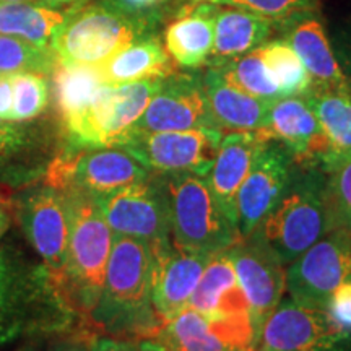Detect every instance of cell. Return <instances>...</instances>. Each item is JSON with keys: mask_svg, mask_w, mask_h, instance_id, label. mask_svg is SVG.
Instances as JSON below:
<instances>
[{"mask_svg": "<svg viewBox=\"0 0 351 351\" xmlns=\"http://www.w3.org/2000/svg\"><path fill=\"white\" fill-rule=\"evenodd\" d=\"M351 278V232L333 228L287 265L289 298L324 307L341 283Z\"/></svg>", "mask_w": 351, "mask_h": 351, "instance_id": "cell-10", "label": "cell"}, {"mask_svg": "<svg viewBox=\"0 0 351 351\" xmlns=\"http://www.w3.org/2000/svg\"><path fill=\"white\" fill-rule=\"evenodd\" d=\"M23 135L15 125L0 121V160L13 155L23 147Z\"/></svg>", "mask_w": 351, "mask_h": 351, "instance_id": "cell-36", "label": "cell"}, {"mask_svg": "<svg viewBox=\"0 0 351 351\" xmlns=\"http://www.w3.org/2000/svg\"><path fill=\"white\" fill-rule=\"evenodd\" d=\"M187 307L213 322L252 326L247 296L225 251L210 258Z\"/></svg>", "mask_w": 351, "mask_h": 351, "instance_id": "cell-19", "label": "cell"}, {"mask_svg": "<svg viewBox=\"0 0 351 351\" xmlns=\"http://www.w3.org/2000/svg\"><path fill=\"white\" fill-rule=\"evenodd\" d=\"M69 212L67 283L86 309H95L103 291L114 232L93 197L62 192Z\"/></svg>", "mask_w": 351, "mask_h": 351, "instance_id": "cell-5", "label": "cell"}, {"mask_svg": "<svg viewBox=\"0 0 351 351\" xmlns=\"http://www.w3.org/2000/svg\"><path fill=\"white\" fill-rule=\"evenodd\" d=\"M267 137L288 148L298 165L320 166L328 160V145L320 129L317 117L304 96H288L271 103Z\"/></svg>", "mask_w": 351, "mask_h": 351, "instance_id": "cell-16", "label": "cell"}, {"mask_svg": "<svg viewBox=\"0 0 351 351\" xmlns=\"http://www.w3.org/2000/svg\"><path fill=\"white\" fill-rule=\"evenodd\" d=\"M302 96L317 117L327 140L328 160L324 171H328L351 155V86L337 90L309 88Z\"/></svg>", "mask_w": 351, "mask_h": 351, "instance_id": "cell-26", "label": "cell"}, {"mask_svg": "<svg viewBox=\"0 0 351 351\" xmlns=\"http://www.w3.org/2000/svg\"><path fill=\"white\" fill-rule=\"evenodd\" d=\"M95 200L116 236L142 241L153 251L171 243L169 207L163 176H152Z\"/></svg>", "mask_w": 351, "mask_h": 351, "instance_id": "cell-9", "label": "cell"}, {"mask_svg": "<svg viewBox=\"0 0 351 351\" xmlns=\"http://www.w3.org/2000/svg\"><path fill=\"white\" fill-rule=\"evenodd\" d=\"M274 32V21L241 8H217L215 44L208 67H218L263 46Z\"/></svg>", "mask_w": 351, "mask_h": 351, "instance_id": "cell-24", "label": "cell"}, {"mask_svg": "<svg viewBox=\"0 0 351 351\" xmlns=\"http://www.w3.org/2000/svg\"><path fill=\"white\" fill-rule=\"evenodd\" d=\"M20 223L26 239L46 263L52 282L67 285L69 212L62 192L46 186L20 200Z\"/></svg>", "mask_w": 351, "mask_h": 351, "instance_id": "cell-13", "label": "cell"}, {"mask_svg": "<svg viewBox=\"0 0 351 351\" xmlns=\"http://www.w3.org/2000/svg\"><path fill=\"white\" fill-rule=\"evenodd\" d=\"M202 82L215 129L223 135L231 132L265 130L270 101L256 98L232 86L217 67H208L202 75Z\"/></svg>", "mask_w": 351, "mask_h": 351, "instance_id": "cell-22", "label": "cell"}, {"mask_svg": "<svg viewBox=\"0 0 351 351\" xmlns=\"http://www.w3.org/2000/svg\"><path fill=\"white\" fill-rule=\"evenodd\" d=\"M335 54H337V57H340L339 59L340 65L343 64V67L346 69L345 75L346 77L351 75V23L345 26L343 32H341L339 39H337Z\"/></svg>", "mask_w": 351, "mask_h": 351, "instance_id": "cell-38", "label": "cell"}, {"mask_svg": "<svg viewBox=\"0 0 351 351\" xmlns=\"http://www.w3.org/2000/svg\"><path fill=\"white\" fill-rule=\"evenodd\" d=\"M38 2L46 3V5H62V3L73 2V0H38Z\"/></svg>", "mask_w": 351, "mask_h": 351, "instance_id": "cell-44", "label": "cell"}, {"mask_svg": "<svg viewBox=\"0 0 351 351\" xmlns=\"http://www.w3.org/2000/svg\"><path fill=\"white\" fill-rule=\"evenodd\" d=\"M20 351H29V350H28V348H25V350H20Z\"/></svg>", "mask_w": 351, "mask_h": 351, "instance_id": "cell-47", "label": "cell"}, {"mask_svg": "<svg viewBox=\"0 0 351 351\" xmlns=\"http://www.w3.org/2000/svg\"><path fill=\"white\" fill-rule=\"evenodd\" d=\"M155 252L148 244L114 234L95 317L109 326L134 327L155 339L160 320L152 304Z\"/></svg>", "mask_w": 351, "mask_h": 351, "instance_id": "cell-3", "label": "cell"}, {"mask_svg": "<svg viewBox=\"0 0 351 351\" xmlns=\"http://www.w3.org/2000/svg\"><path fill=\"white\" fill-rule=\"evenodd\" d=\"M57 57L51 47H39L23 39L0 34V75L21 72L51 73Z\"/></svg>", "mask_w": 351, "mask_h": 351, "instance_id": "cell-31", "label": "cell"}, {"mask_svg": "<svg viewBox=\"0 0 351 351\" xmlns=\"http://www.w3.org/2000/svg\"><path fill=\"white\" fill-rule=\"evenodd\" d=\"M0 2H8V3H19V2H33V0H0Z\"/></svg>", "mask_w": 351, "mask_h": 351, "instance_id": "cell-46", "label": "cell"}, {"mask_svg": "<svg viewBox=\"0 0 351 351\" xmlns=\"http://www.w3.org/2000/svg\"><path fill=\"white\" fill-rule=\"evenodd\" d=\"M317 0H225L223 5L256 13L263 19L280 21L300 13L313 12Z\"/></svg>", "mask_w": 351, "mask_h": 351, "instance_id": "cell-34", "label": "cell"}, {"mask_svg": "<svg viewBox=\"0 0 351 351\" xmlns=\"http://www.w3.org/2000/svg\"><path fill=\"white\" fill-rule=\"evenodd\" d=\"M262 59L267 72L278 88L282 98L302 96L311 88V77L304 64L283 39L265 43L261 46Z\"/></svg>", "mask_w": 351, "mask_h": 351, "instance_id": "cell-29", "label": "cell"}, {"mask_svg": "<svg viewBox=\"0 0 351 351\" xmlns=\"http://www.w3.org/2000/svg\"><path fill=\"white\" fill-rule=\"evenodd\" d=\"M326 311L339 326L351 335V278L333 289Z\"/></svg>", "mask_w": 351, "mask_h": 351, "instance_id": "cell-35", "label": "cell"}, {"mask_svg": "<svg viewBox=\"0 0 351 351\" xmlns=\"http://www.w3.org/2000/svg\"><path fill=\"white\" fill-rule=\"evenodd\" d=\"M153 252H155V270H153L152 304L161 328L166 320L189 306V301L194 295L200 276L212 256L179 251L171 243Z\"/></svg>", "mask_w": 351, "mask_h": 351, "instance_id": "cell-17", "label": "cell"}, {"mask_svg": "<svg viewBox=\"0 0 351 351\" xmlns=\"http://www.w3.org/2000/svg\"><path fill=\"white\" fill-rule=\"evenodd\" d=\"M333 228L327 173L295 163L283 194L254 232L289 265Z\"/></svg>", "mask_w": 351, "mask_h": 351, "instance_id": "cell-2", "label": "cell"}, {"mask_svg": "<svg viewBox=\"0 0 351 351\" xmlns=\"http://www.w3.org/2000/svg\"><path fill=\"white\" fill-rule=\"evenodd\" d=\"M163 78L124 85H104L88 111L67 129L73 145L86 148L117 147L137 124Z\"/></svg>", "mask_w": 351, "mask_h": 351, "instance_id": "cell-7", "label": "cell"}, {"mask_svg": "<svg viewBox=\"0 0 351 351\" xmlns=\"http://www.w3.org/2000/svg\"><path fill=\"white\" fill-rule=\"evenodd\" d=\"M116 2L132 12H153V8L160 5L163 0H116Z\"/></svg>", "mask_w": 351, "mask_h": 351, "instance_id": "cell-40", "label": "cell"}, {"mask_svg": "<svg viewBox=\"0 0 351 351\" xmlns=\"http://www.w3.org/2000/svg\"><path fill=\"white\" fill-rule=\"evenodd\" d=\"M51 169V187L77 191L93 199L153 176L130 153L117 147L91 148L75 158L65 156Z\"/></svg>", "mask_w": 351, "mask_h": 351, "instance_id": "cell-11", "label": "cell"}, {"mask_svg": "<svg viewBox=\"0 0 351 351\" xmlns=\"http://www.w3.org/2000/svg\"><path fill=\"white\" fill-rule=\"evenodd\" d=\"M12 122L33 121L44 112L49 101V86L44 73L21 72L12 75Z\"/></svg>", "mask_w": 351, "mask_h": 351, "instance_id": "cell-32", "label": "cell"}, {"mask_svg": "<svg viewBox=\"0 0 351 351\" xmlns=\"http://www.w3.org/2000/svg\"><path fill=\"white\" fill-rule=\"evenodd\" d=\"M13 90L12 75H0V121L12 122Z\"/></svg>", "mask_w": 351, "mask_h": 351, "instance_id": "cell-37", "label": "cell"}, {"mask_svg": "<svg viewBox=\"0 0 351 351\" xmlns=\"http://www.w3.org/2000/svg\"><path fill=\"white\" fill-rule=\"evenodd\" d=\"M137 351H171V350L161 340L145 339L137 345Z\"/></svg>", "mask_w": 351, "mask_h": 351, "instance_id": "cell-42", "label": "cell"}, {"mask_svg": "<svg viewBox=\"0 0 351 351\" xmlns=\"http://www.w3.org/2000/svg\"><path fill=\"white\" fill-rule=\"evenodd\" d=\"M155 339L171 351H254V330L213 322L184 307L161 326Z\"/></svg>", "mask_w": 351, "mask_h": 351, "instance_id": "cell-20", "label": "cell"}, {"mask_svg": "<svg viewBox=\"0 0 351 351\" xmlns=\"http://www.w3.org/2000/svg\"><path fill=\"white\" fill-rule=\"evenodd\" d=\"M351 335L324 307L282 300L254 340V351H346Z\"/></svg>", "mask_w": 351, "mask_h": 351, "instance_id": "cell-8", "label": "cell"}, {"mask_svg": "<svg viewBox=\"0 0 351 351\" xmlns=\"http://www.w3.org/2000/svg\"><path fill=\"white\" fill-rule=\"evenodd\" d=\"M200 127L215 129L202 75L176 70L161 80L160 88L132 130L176 132Z\"/></svg>", "mask_w": 351, "mask_h": 351, "instance_id": "cell-15", "label": "cell"}, {"mask_svg": "<svg viewBox=\"0 0 351 351\" xmlns=\"http://www.w3.org/2000/svg\"><path fill=\"white\" fill-rule=\"evenodd\" d=\"M191 3H213V5H221L225 0H189Z\"/></svg>", "mask_w": 351, "mask_h": 351, "instance_id": "cell-45", "label": "cell"}, {"mask_svg": "<svg viewBox=\"0 0 351 351\" xmlns=\"http://www.w3.org/2000/svg\"><path fill=\"white\" fill-rule=\"evenodd\" d=\"M98 69L106 85L165 78L176 72L173 59L158 41L156 34L129 44Z\"/></svg>", "mask_w": 351, "mask_h": 351, "instance_id": "cell-25", "label": "cell"}, {"mask_svg": "<svg viewBox=\"0 0 351 351\" xmlns=\"http://www.w3.org/2000/svg\"><path fill=\"white\" fill-rule=\"evenodd\" d=\"M269 140L263 132H231L223 135L212 169L207 176L210 191L221 212L236 226V194L252 168L257 153ZM238 230V228H236Z\"/></svg>", "mask_w": 351, "mask_h": 351, "instance_id": "cell-21", "label": "cell"}, {"mask_svg": "<svg viewBox=\"0 0 351 351\" xmlns=\"http://www.w3.org/2000/svg\"><path fill=\"white\" fill-rule=\"evenodd\" d=\"M213 3H192L176 15L165 32V49L176 65L197 70L208 65L215 44Z\"/></svg>", "mask_w": 351, "mask_h": 351, "instance_id": "cell-23", "label": "cell"}, {"mask_svg": "<svg viewBox=\"0 0 351 351\" xmlns=\"http://www.w3.org/2000/svg\"><path fill=\"white\" fill-rule=\"evenodd\" d=\"M326 173L333 225L351 232V155L333 165Z\"/></svg>", "mask_w": 351, "mask_h": 351, "instance_id": "cell-33", "label": "cell"}, {"mask_svg": "<svg viewBox=\"0 0 351 351\" xmlns=\"http://www.w3.org/2000/svg\"><path fill=\"white\" fill-rule=\"evenodd\" d=\"M295 160L287 147L269 138L236 194V228L247 238L261 226L289 181Z\"/></svg>", "mask_w": 351, "mask_h": 351, "instance_id": "cell-14", "label": "cell"}, {"mask_svg": "<svg viewBox=\"0 0 351 351\" xmlns=\"http://www.w3.org/2000/svg\"><path fill=\"white\" fill-rule=\"evenodd\" d=\"M88 351H137V345L116 339H98Z\"/></svg>", "mask_w": 351, "mask_h": 351, "instance_id": "cell-39", "label": "cell"}, {"mask_svg": "<svg viewBox=\"0 0 351 351\" xmlns=\"http://www.w3.org/2000/svg\"><path fill=\"white\" fill-rule=\"evenodd\" d=\"M51 73L57 111L67 130L88 111L106 83L101 78L99 69L90 65L62 64L57 60Z\"/></svg>", "mask_w": 351, "mask_h": 351, "instance_id": "cell-27", "label": "cell"}, {"mask_svg": "<svg viewBox=\"0 0 351 351\" xmlns=\"http://www.w3.org/2000/svg\"><path fill=\"white\" fill-rule=\"evenodd\" d=\"M225 252L247 296L257 337L287 291V265L256 232L247 238H238Z\"/></svg>", "mask_w": 351, "mask_h": 351, "instance_id": "cell-12", "label": "cell"}, {"mask_svg": "<svg viewBox=\"0 0 351 351\" xmlns=\"http://www.w3.org/2000/svg\"><path fill=\"white\" fill-rule=\"evenodd\" d=\"M221 138V132L208 127L176 132L130 130L117 148L130 153L150 173H191L207 178Z\"/></svg>", "mask_w": 351, "mask_h": 351, "instance_id": "cell-6", "label": "cell"}, {"mask_svg": "<svg viewBox=\"0 0 351 351\" xmlns=\"http://www.w3.org/2000/svg\"><path fill=\"white\" fill-rule=\"evenodd\" d=\"M8 283H10V278H8L7 265L3 262V257L0 256V314L5 309V301L8 296Z\"/></svg>", "mask_w": 351, "mask_h": 351, "instance_id": "cell-41", "label": "cell"}, {"mask_svg": "<svg viewBox=\"0 0 351 351\" xmlns=\"http://www.w3.org/2000/svg\"><path fill=\"white\" fill-rule=\"evenodd\" d=\"M65 13L28 2H0V34L23 39L39 47H51Z\"/></svg>", "mask_w": 351, "mask_h": 351, "instance_id": "cell-28", "label": "cell"}, {"mask_svg": "<svg viewBox=\"0 0 351 351\" xmlns=\"http://www.w3.org/2000/svg\"><path fill=\"white\" fill-rule=\"evenodd\" d=\"M280 25L283 41L293 47L309 73L311 88L337 90L351 86L322 21L313 12L280 20Z\"/></svg>", "mask_w": 351, "mask_h": 351, "instance_id": "cell-18", "label": "cell"}, {"mask_svg": "<svg viewBox=\"0 0 351 351\" xmlns=\"http://www.w3.org/2000/svg\"><path fill=\"white\" fill-rule=\"evenodd\" d=\"M217 69L226 78V82H230L232 86L239 88L244 93L270 101V103L282 98L278 88H276L269 72H267L261 47L238 57V59L218 65Z\"/></svg>", "mask_w": 351, "mask_h": 351, "instance_id": "cell-30", "label": "cell"}, {"mask_svg": "<svg viewBox=\"0 0 351 351\" xmlns=\"http://www.w3.org/2000/svg\"><path fill=\"white\" fill-rule=\"evenodd\" d=\"M8 223H10V217H8L5 204H3V200L0 199V238H2L3 232L7 231Z\"/></svg>", "mask_w": 351, "mask_h": 351, "instance_id": "cell-43", "label": "cell"}, {"mask_svg": "<svg viewBox=\"0 0 351 351\" xmlns=\"http://www.w3.org/2000/svg\"><path fill=\"white\" fill-rule=\"evenodd\" d=\"M168 197L171 244L184 252L226 251L239 238L236 226L221 212L207 178L191 173L163 176Z\"/></svg>", "mask_w": 351, "mask_h": 351, "instance_id": "cell-4", "label": "cell"}, {"mask_svg": "<svg viewBox=\"0 0 351 351\" xmlns=\"http://www.w3.org/2000/svg\"><path fill=\"white\" fill-rule=\"evenodd\" d=\"M158 12H132L116 0L77 3L52 41V51L62 64L99 67L121 49L156 34Z\"/></svg>", "mask_w": 351, "mask_h": 351, "instance_id": "cell-1", "label": "cell"}]
</instances>
